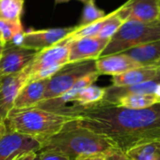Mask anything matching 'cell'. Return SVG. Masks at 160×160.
Instances as JSON below:
<instances>
[{
  "label": "cell",
  "mask_w": 160,
  "mask_h": 160,
  "mask_svg": "<svg viewBox=\"0 0 160 160\" xmlns=\"http://www.w3.org/2000/svg\"><path fill=\"white\" fill-rule=\"evenodd\" d=\"M123 22L124 21L117 15L115 10L109 13L97 37L103 38V39L110 40L115 35V33L119 30Z\"/></svg>",
  "instance_id": "22"
},
{
  "label": "cell",
  "mask_w": 160,
  "mask_h": 160,
  "mask_svg": "<svg viewBox=\"0 0 160 160\" xmlns=\"http://www.w3.org/2000/svg\"><path fill=\"white\" fill-rule=\"evenodd\" d=\"M3 48H4V46H3V47H0V56H1V53H2V51H3Z\"/></svg>",
  "instance_id": "32"
},
{
  "label": "cell",
  "mask_w": 160,
  "mask_h": 160,
  "mask_svg": "<svg viewBox=\"0 0 160 160\" xmlns=\"http://www.w3.org/2000/svg\"><path fill=\"white\" fill-rule=\"evenodd\" d=\"M130 160H160V141L144 142L126 152Z\"/></svg>",
  "instance_id": "18"
},
{
  "label": "cell",
  "mask_w": 160,
  "mask_h": 160,
  "mask_svg": "<svg viewBox=\"0 0 160 160\" xmlns=\"http://www.w3.org/2000/svg\"><path fill=\"white\" fill-rule=\"evenodd\" d=\"M159 39V20L150 22L127 21L123 22L119 30L109 40L100 57L125 52L132 48Z\"/></svg>",
  "instance_id": "4"
},
{
  "label": "cell",
  "mask_w": 160,
  "mask_h": 160,
  "mask_svg": "<svg viewBox=\"0 0 160 160\" xmlns=\"http://www.w3.org/2000/svg\"><path fill=\"white\" fill-rule=\"evenodd\" d=\"M7 127H6V124H5V122H3V123H0V137L2 136V135H4L6 132H7Z\"/></svg>",
  "instance_id": "27"
},
{
  "label": "cell",
  "mask_w": 160,
  "mask_h": 160,
  "mask_svg": "<svg viewBox=\"0 0 160 160\" xmlns=\"http://www.w3.org/2000/svg\"><path fill=\"white\" fill-rule=\"evenodd\" d=\"M22 21H9L0 19V36L4 44L13 42L15 38L23 34Z\"/></svg>",
  "instance_id": "21"
},
{
  "label": "cell",
  "mask_w": 160,
  "mask_h": 160,
  "mask_svg": "<svg viewBox=\"0 0 160 160\" xmlns=\"http://www.w3.org/2000/svg\"><path fill=\"white\" fill-rule=\"evenodd\" d=\"M95 71H97L96 60H86L66 64L50 77L43 100L61 97L80 79Z\"/></svg>",
  "instance_id": "6"
},
{
  "label": "cell",
  "mask_w": 160,
  "mask_h": 160,
  "mask_svg": "<svg viewBox=\"0 0 160 160\" xmlns=\"http://www.w3.org/2000/svg\"><path fill=\"white\" fill-rule=\"evenodd\" d=\"M69 1H72V0H54V4L55 5H58V4H63V3H68ZM77 1H82V2H85L86 0H77Z\"/></svg>",
  "instance_id": "28"
},
{
  "label": "cell",
  "mask_w": 160,
  "mask_h": 160,
  "mask_svg": "<svg viewBox=\"0 0 160 160\" xmlns=\"http://www.w3.org/2000/svg\"><path fill=\"white\" fill-rule=\"evenodd\" d=\"M124 53L142 67L160 66V39L132 48Z\"/></svg>",
  "instance_id": "16"
},
{
  "label": "cell",
  "mask_w": 160,
  "mask_h": 160,
  "mask_svg": "<svg viewBox=\"0 0 160 160\" xmlns=\"http://www.w3.org/2000/svg\"><path fill=\"white\" fill-rule=\"evenodd\" d=\"M151 81L160 82V67L148 66L141 67L123 74L112 76V85L113 86H128L140 84Z\"/></svg>",
  "instance_id": "14"
},
{
  "label": "cell",
  "mask_w": 160,
  "mask_h": 160,
  "mask_svg": "<svg viewBox=\"0 0 160 160\" xmlns=\"http://www.w3.org/2000/svg\"><path fill=\"white\" fill-rule=\"evenodd\" d=\"M117 15L124 21L150 22L159 20V0H128L115 9Z\"/></svg>",
  "instance_id": "10"
},
{
  "label": "cell",
  "mask_w": 160,
  "mask_h": 160,
  "mask_svg": "<svg viewBox=\"0 0 160 160\" xmlns=\"http://www.w3.org/2000/svg\"><path fill=\"white\" fill-rule=\"evenodd\" d=\"M0 123H3V122H1V121H0Z\"/></svg>",
  "instance_id": "33"
},
{
  "label": "cell",
  "mask_w": 160,
  "mask_h": 160,
  "mask_svg": "<svg viewBox=\"0 0 160 160\" xmlns=\"http://www.w3.org/2000/svg\"><path fill=\"white\" fill-rule=\"evenodd\" d=\"M38 52L10 42L4 46L0 56V78L22 71Z\"/></svg>",
  "instance_id": "8"
},
{
  "label": "cell",
  "mask_w": 160,
  "mask_h": 160,
  "mask_svg": "<svg viewBox=\"0 0 160 160\" xmlns=\"http://www.w3.org/2000/svg\"><path fill=\"white\" fill-rule=\"evenodd\" d=\"M3 46H5V44H4L2 38H1V36H0V47H3Z\"/></svg>",
  "instance_id": "31"
},
{
  "label": "cell",
  "mask_w": 160,
  "mask_h": 160,
  "mask_svg": "<svg viewBox=\"0 0 160 160\" xmlns=\"http://www.w3.org/2000/svg\"><path fill=\"white\" fill-rule=\"evenodd\" d=\"M72 123L108 138L124 153L133 146L160 141V103L145 109H126L100 101L80 107Z\"/></svg>",
  "instance_id": "1"
},
{
  "label": "cell",
  "mask_w": 160,
  "mask_h": 160,
  "mask_svg": "<svg viewBox=\"0 0 160 160\" xmlns=\"http://www.w3.org/2000/svg\"><path fill=\"white\" fill-rule=\"evenodd\" d=\"M155 95L158 98V99L160 100V82L158 84V86H157V89L155 91Z\"/></svg>",
  "instance_id": "29"
},
{
  "label": "cell",
  "mask_w": 160,
  "mask_h": 160,
  "mask_svg": "<svg viewBox=\"0 0 160 160\" xmlns=\"http://www.w3.org/2000/svg\"><path fill=\"white\" fill-rule=\"evenodd\" d=\"M159 2H160V0H159Z\"/></svg>",
  "instance_id": "35"
},
{
  "label": "cell",
  "mask_w": 160,
  "mask_h": 160,
  "mask_svg": "<svg viewBox=\"0 0 160 160\" xmlns=\"http://www.w3.org/2000/svg\"><path fill=\"white\" fill-rule=\"evenodd\" d=\"M33 160H40V155H39V152H37V154H36V156H35V158H34V159Z\"/></svg>",
  "instance_id": "30"
},
{
  "label": "cell",
  "mask_w": 160,
  "mask_h": 160,
  "mask_svg": "<svg viewBox=\"0 0 160 160\" xmlns=\"http://www.w3.org/2000/svg\"><path fill=\"white\" fill-rule=\"evenodd\" d=\"M159 67H160V66H159Z\"/></svg>",
  "instance_id": "36"
},
{
  "label": "cell",
  "mask_w": 160,
  "mask_h": 160,
  "mask_svg": "<svg viewBox=\"0 0 160 160\" xmlns=\"http://www.w3.org/2000/svg\"><path fill=\"white\" fill-rule=\"evenodd\" d=\"M28 76L22 71L0 78V121L5 122L8 112L13 109L15 98L21 89L27 83Z\"/></svg>",
  "instance_id": "11"
},
{
  "label": "cell",
  "mask_w": 160,
  "mask_h": 160,
  "mask_svg": "<svg viewBox=\"0 0 160 160\" xmlns=\"http://www.w3.org/2000/svg\"><path fill=\"white\" fill-rule=\"evenodd\" d=\"M37 152H29V153H26V154H23L18 158H16L15 159L13 160H33L35 156H36Z\"/></svg>",
  "instance_id": "25"
},
{
  "label": "cell",
  "mask_w": 160,
  "mask_h": 160,
  "mask_svg": "<svg viewBox=\"0 0 160 160\" xmlns=\"http://www.w3.org/2000/svg\"><path fill=\"white\" fill-rule=\"evenodd\" d=\"M105 159V155H96V156H91V157H86V158H81L75 160H104Z\"/></svg>",
  "instance_id": "26"
},
{
  "label": "cell",
  "mask_w": 160,
  "mask_h": 160,
  "mask_svg": "<svg viewBox=\"0 0 160 160\" xmlns=\"http://www.w3.org/2000/svg\"><path fill=\"white\" fill-rule=\"evenodd\" d=\"M75 29L76 25L38 30L32 29L27 32H23L20 37V40L13 43L36 52H40L65 40Z\"/></svg>",
  "instance_id": "7"
},
{
  "label": "cell",
  "mask_w": 160,
  "mask_h": 160,
  "mask_svg": "<svg viewBox=\"0 0 160 160\" xmlns=\"http://www.w3.org/2000/svg\"><path fill=\"white\" fill-rule=\"evenodd\" d=\"M39 151L62 154L70 160L96 155H107L115 145L103 135L68 123L60 132L39 142Z\"/></svg>",
  "instance_id": "2"
},
{
  "label": "cell",
  "mask_w": 160,
  "mask_h": 160,
  "mask_svg": "<svg viewBox=\"0 0 160 160\" xmlns=\"http://www.w3.org/2000/svg\"><path fill=\"white\" fill-rule=\"evenodd\" d=\"M159 22H160V16H159Z\"/></svg>",
  "instance_id": "34"
},
{
  "label": "cell",
  "mask_w": 160,
  "mask_h": 160,
  "mask_svg": "<svg viewBox=\"0 0 160 160\" xmlns=\"http://www.w3.org/2000/svg\"><path fill=\"white\" fill-rule=\"evenodd\" d=\"M141 67L142 66L124 52L101 56L96 60V68L99 75L116 76Z\"/></svg>",
  "instance_id": "13"
},
{
  "label": "cell",
  "mask_w": 160,
  "mask_h": 160,
  "mask_svg": "<svg viewBox=\"0 0 160 160\" xmlns=\"http://www.w3.org/2000/svg\"><path fill=\"white\" fill-rule=\"evenodd\" d=\"M68 39L69 63L86 60H97L100 57L101 53L109 43V40L100 38L98 37H85Z\"/></svg>",
  "instance_id": "12"
},
{
  "label": "cell",
  "mask_w": 160,
  "mask_h": 160,
  "mask_svg": "<svg viewBox=\"0 0 160 160\" xmlns=\"http://www.w3.org/2000/svg\"><path fill=\"white\" fill-rule=\"evenodd\" d=\"M75 117L38 107L12 109L5 124L8 130L32 137L38 142L60 132Z\"/></svg>",
  "instance_id": "3"
},
{
  "label": "cell",
  "mask_w": 160,
  "mask_h": 160,
  "mask_svg": "<svg viewBox=\"0 0 160 160\" xmlns=\"http://www.w3.org/2000/svg\"><path fill=\"white\" fill-rule=\"evenodd\" d=\"M158 103H160V100L154 94H132L124 96L112 104L121 108L139 110L149 108Z\"/></svg>",
  "instance_id": "17"
},
{
  "label": "cell",
  "mask_w": 160,
  "mask_h": 160,
  "mask_svg": "<svg viewBox=\"0 0 160 160\" xmlns=\"http://www.w3.org/2000/svg\"><path fill=\"white\" fill-rule=\"evenodd\" d=\"M68 57L69 39L68 38L52 47L38 52L35 58L24 68L28 82L50 79L58 69L69 63Z\"/></svg>",
  "instance_id": "5"
},
{
  "label": "cell",
  "mask_w": 160,
  "mask_h": 160,
  "mask_svg": "<svg viewBox=\"0 0 160 160\" xmlns=\"http://www.w3.org/2000/svg\"><path fill=\"white\" fill-rule=\"evenodd\" d=\"M38 152L40 155V160H70L68 157L59 153H55L52 151H38Z\"/></svg>",
  "instance_id": "23"
},
{
  "label": "cell",
  "mask_w": 160,
  "mask_h": 160,
  "mask_svg": "<svg viewBox=\"0 0 160 160\" xmlns=\"http://www.w3.org/2000/svg\"><path fill=\"white\" fill-rule=\"evenodd\" d=\"M104 160H130L128 156L126 155V153H124L123 151L115 148L112 151H111L110 153H108L107 155H105V159Z\"/></svg>",
  "instance_id": "24"
},
{
  "label": "cell",
  "mask_w": 160,
  "mask_h": 160,
  "mask_svg": "<svg viewBox=\"0 0 160 160\" xmlns=\"http://www.w3.org/2000/svg\"><path fill=\"white\" fill-rule=\"evenodd\" d=\"M84 3V7L82 9V17L76 25L78 28L84 27L86 25H89L91 23H94L107 16V13L99 8L95 0H86Z\"/></svg>",
  "instance_id": "19"
},
{
  "label": "cell",
  "mask_w": 160,
  "mask_h": 160,
  "mask_svg": "<svg viewBox=\"0 0 160 160\" xmlns=\"http://www.w3.org/2000/svg\"><path fill=\"white\" fill-rule=\"evenodd\" d=\"M39 150V142L32 137L10 130L0 137V160H13L23 154Z\"/></svg>",
  "instance_id": "9"
},
{
  "label": "cell",
  "mask_w": 160,
  "mask_h": 160,
  "mask_svg": "<svg viewBox=\"0 0 160 160\" xmlns=\"http://www.w3.org/2000/svg\"><path fill=\"white\" fill-rule=\"evenodd\" d=\"M49 79L28 82L15 98L13 109H26L38 105L43 100Z\"/></svg>",
  "instance_id": "15"
},
{
  "label": "cell",
  "mask_w": 160,
  "mask_h": 160,
  "mask_svg": "<svg viewBox=\"0 0 160 160\" xmlns=\"http://www.w3.org/2000/svg\"><path fill=\"white\" fill-rule=\"evenodd\" d=\"M24 0H0V19L22 21Z\"/></svg>",
  "instance_id": "20"
}]
</instances>
